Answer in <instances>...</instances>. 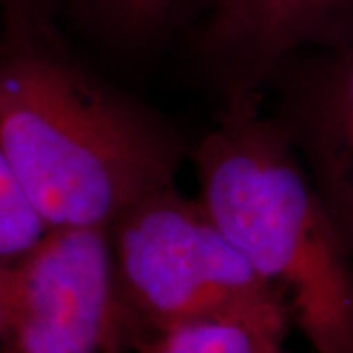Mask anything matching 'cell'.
<instances>
[{"label":"cell","mask_w":353,"mask_h":353,"mask_svg":"<svg viewBox=\"0 0 353 353\" xmlns=\"http://www.w3.org/2000/svg\"><path fill=\"white\" fill-rule=\"evenodd\" d=\"M0 141L50 230H108L175 185L190 152L163 116L79 63L59 34L0 38Z\"/></svg>","instance_id":"1"},{"label":"cell","mask_w":353,"mask_h":353,"mask_svg":"<svg viewBox=\"0 0 353 353\" xmlns=\"http://www.w3.org/2000/svg\"><path fill=\"white\" fill-rule=\"evenodd\" d=\"M199 201L316 353H353V261L263 97L222 101L189 152Z\"/></svg>","instance_id":"2"},{"label":"cell","mask_w":353,"mask_h":353,"mask_svg":"<svg viewBox=\"0 0 353 353\" xmlns=\"http://www.w3.org/2000/svg\"><path fill=\"white\" fill-rule=\"evenodd\" d=\"M116 287L143 330L236 322L285 340V299L257 275L204 204L165 187L132 204L108 228Z\"/></svg>","instance_id":"3"},{"label":"cell","mask_w":353,"mask_h":353,"mask_svg":"<svg viewBox=\"0 0 353 353\" xmlns=\"http://www.w3.org/2000/svg\"><path fill=\"white\" fill-rule=\"evenodd\" d=\"M143 338L116 287L108 230H50L6 263L2 353H134Z\"/></svg>","instance_id":"4"},{"label":"cell","mask_w":353,"mask_h":353,"mask_svg":"<svg viewBox=\"0 0 353 353\" xmlns=\"http://www.w3.org/2000/svg\"><path fill=\"white\" fill-rule=\"evenodd\" d=\"M353 43V0H202L189 24L194 65L222 101L263 97L290 57Z\"/></svg>","instance_id":"5"},{"label":"cell","mask_w":353,"mask_h":353,"mask_svg":"<svg viewBox=\"0 0 353 353\" xmlns=\"http://www.w3.org/2000/svg\"><path fill=\"white\" fill-rule=\"evenodd\" d=\"M265 90L353 261V43L290 57Z\"/></svg>","instance_id":"6"},{"label":"cell","mask_w":353,"mask_h":353,"mask_svg":"<svg viewBox=\"0 0 353 353\" xmlns=\"http://www.w3.org/2000/svg\"><path fill=\"white\" fill-rule=\"evenodd\" d=\"M90 36L116 48L138 50L189 26L202 0H59Z\"/></svg>","instance_id":"7"},{"label":"cell","mask_w":353,"mask_h":353,"mask_svg":"<svg viewBox=\"0 0 353 353\" xmlns=\"http://www.w3.org/2000/svg\"><path fill=\"white\" fill-rule=\"evenodd\" d=\"M285 340L236 322H194L148 334L134 353H287Z\"/></svg>","instance_id":"8"},{"label":"cell","mask_w":353,"mask_h":353,"mask_svg":"<svg viewBox=\"0 0 353 353\" xmlns=\"http://www.w3.org/2000/svg\"><path fill=\"white\" fill-rule=\"evenodd\" d=\"M50 228L36 212L0 141V261L14 263L46 238Z\"/></svg>","instance_id":"9"},{"label":"cell","mask_w":353,"mask_h":353,"mask_svg":"<svg viewBox=\"0 0 353 353\" xmlns=\"http://www.w3.org/2000/svg\"><path fill=\"white\" fill-rule=\"evenodd\" d=\"M2 36L32 39L57 34L51 0H0Z\"/></svg>","instance_id":"10"},{"label":"cell","mask_w":353,"mask_h":353,"mask_svg":"<svg viewBox=\"0 0 353 353\" xmlns=\"http://www.w3.org/2000/svg\"><path fill=\"white\" fill-rule=\"evenodd\" d=\"M4 271H6V263L0 261V353H2V334H4Z\"/></svg>","instance_id":"11"}]
</instances>
